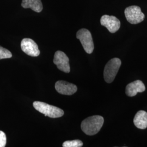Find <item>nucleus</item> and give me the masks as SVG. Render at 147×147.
Returning a JSON list of instances; mask_svg holds the SVG:
<instances>
[{
    "label": "nucleus",
    "instance_id": "f257e3e1",
    "mask_svg": "<svg viewBox=\"0 0 147 147\" xmlns=\"http://www.w3.org/2000/svg\"><path fill=\"white\" fill-rule=\"evenodd\" d=\"M104 122V119L102 116H91L82 121L81 128L86 135L93 136L100 131Z\"/></svg>",
    "mask_w": 147,
    "mask_h": 147
},
{
    "label": "nucleus",
    "instance_id": "f03ea898",
    "mask_svg": "<svg viewBox=\"0 0 147 147\" xmlns=\"http://www.w3.org/2000/svg\"><path fill=\"white\" fill-rule=\"evenodd\" d=\"M33 105L36 110L52 118L61 117L64 113L62 109L43 102L34 101Z\"/></svg>",
    "mask_w": 147,
    "mask_h": 147
},
{
    "label": "nucleus",
    "instance_id": "7ed1b4c3",
    "mask_svg": "<svg viewBox=\"0 0 147 147\" xmlns=\"http://www.w3.org/2000/svg\"><path fill=\"white\" fill-rule=\"evenodd\" d=\"M121 62L118 58L111 59L105 65L104 71L105 81L109 84L113 81L121 67Z\"/></svg>",
    "mask_w": 147,
    "mask_h": 147
},
{
    "label": "nucleus",
    "instance_id": "20e7f679",
    "mask_svg": "<svg viewBox=\"0 0 147 147\" xmlns=\"http://www.w3.org/2000/svg\"><path fill=\"white\" fill-rule=\"evenodd\" d=\"M76 38L80 40L84 51L90 54L94 50V42L90 32L87 29L80 30L76 33Z\"/></svg>",
    "mask_w": 147,
    "mask_h": 147
},
{
    "label": "nucleus",
    "instance_id": "39448f33",
    "mask_svg": "<svg viewBox=\"0 0 147 147\" xmlns=\"http://www.w3.org/2000/svg\"><path fill=\"white\" fill-rule=\"evenodd\" d=\"M126 20L131 24H137L144 20L145 16L141 8L137 5H132L127 7L125 10Z\"/></svg>",
    "mask_w": 147,
    "mask_h": 147
},
{
    "label": "nucleus",
    "instance_id": "423d86ee",
    "mask_svg": "<svg viewBox=\"0 0 147 147\" xmlns=\"http://www.w3.org/2000/svg\"><path fill=\"white\" fill-rule=\"evenodd\" d=\"M53 63L57 67V68L65 72L69 73L70 72L69 59L65 53L61 51H56L54 55Z\"/></svg>",
    "mask_w": 147,
    "mask_h": 147
},
{
    "label": "nucleus",
    "instance_id": "0eeeda50",
    "mask_svg": "<svg viewBox=\"0 0 147 147\" xmlns=\"http://www.w3.org/2000/svg\"><path fill=\"white\" fill-rule=\"evenodd\" d=\"M101 25L106 27L111 33H115L121 27V22L114 16L104 15L101 18Z\"/></svg>",
    "mask_w": 147,
    "mask_h": 147
},
{
    "label": "nucleus",
    "instance_id": "6e6552de",
    "mask_svg": "<svg viewBox=\"0 0 147 147\" xmlns=\"http://www.w3.org/2000/svg\"><path fill=\"white\" fill-rule=\"evenodd\" d=\"M21 47L24 53L32 57H37L40 54L37 44L31 39H23L21 41Z\"/></svg>",
    "mask_w": 147,
    "mask_h": 147
},
{
    "label": "nucleus",
    "instance_id": "1a4fd4ad",
    "mask_svg": "<svg viewBox=\"0 0 147 147\" xmlns=\"http://www.w3.org/2000/svg\"><path fill=\"white\" fill-rule=\"evenodd\" d=\"M55 89L61 94L71 95L76 92L78 87L76 85L65 81H58L55 84Z\"/></svg>",
    "mask_w": 147,
    "mask_h": 147
},
{
    "label": "nucleus",
    "instance_id": "9d476101",
    "mask_svg": "<svg viewBox=\"0 0 147 147\" xmlns=\"http://www.w3.org/2000/svg\"><path fill=\"white\" fill-rule=\"evenodd\" d=\"M146 87L143 82L140 80H136L126 86L125 89L126 94L128 96H134L138 93H141L145 91Z\"/></svg>",
    "mask_w": 147,
    "mask_h": 147
},
{
    "label": "nucleus",
    "instance_id": "9b49d317",
    "mask_svg": "<svg viewBox=\"0 0 147 147\" xmlns=\"http://www.w3.org/2000/svg\"><path fill=\"white\" fill-rule=\"evenodd\" d=\"M134 123L138 129H146L147 127V112L143 110L137 112L134 118Z\"/></svg>",
    "mask_w": 147,
    "mask_h": 147
},
{
    "label": "nucleus",
    "instance_id": "f8f14e48",
    "mask_svg": "<svg viewBox=\"0 0 147 147\" xmlns=\"http://www.w3.org/2000/svg\"><path fill=\"white\" fill-rule=\"evenodd\" d=\"M21 5L24 8H31L37 13L42 10V5L41 0H22Z\"/></svg>",
    "mask_w": 147,
    "mask_h": 147
},
{
    "label": "nucleus",
    "instance_id": "ddd939ff",
    "mask_svg": "<svg viewBox=\"0 0 147 147\" xmlns=\"http://www.w3.org/2000/svg\"><path fill=\"white\" fill-rule=\"evenodd\" d=\"M83 143L79 140L73 141H67L63 143V147H82Z\"/></svg>",
    "mask_w": 147,
    "mask_h": 147
},
{
    "label": "nucleus",
    "instance_id": "4468645a",
    "mask_svg": "<svg viewBox=\"0 0 147 147\" xmlns=\"http://www.w3.org/2000/svg\"><path fill=\"white\" fill-rule=\"evenodd\" d=\"M11 57L12 54L8 50L0 46V59L10 58Z\"/></svg>",
    "mask_w": 147,
    "mask_h": 147
},
{
    "label": "nucleus",
    "instance_id": "2eb2a0df",
    "mask_svg": "<svg viewBox=\"0 0 147 147\" xmlns=\"http://www.w3.org/2000/svg\"><path fill=\"white\" fill-rule=\"evenodd\" d=\"M7 143V138L5 133L0 131V147H5Z\"/></svg>",
    "mask_w": 147,
    "mask_h": 147
}]
</instances>
